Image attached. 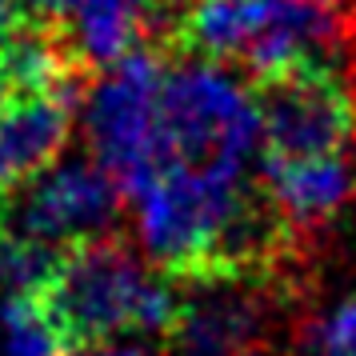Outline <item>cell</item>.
<instances>
[{
	"mask_svg": "<svg viewBox=\"0 0 356 356\" xmlns=\"http://www.w3.org/2000/svg\"><path fill=\"white\" fill-rule=\"evenodd\" d=\"M168 280L172 276L145 268L120 241L92 236L68 244L36 296L65 328L68 344L84 348L124 332H168L180 312Z\"/></svg>",
	"mask_w": 356,
	"mask_h": 356,
	"instance_id": "obj_1",
	"label": "cell"
},
{
	"mask_svg": "<svg viewBox=\"0 0 356 356\" xmlns=\"http://www.w3.org/2000/svg\"><path fill=\"white\" fill-rule=\"evenodd\" d=\"M164 168L244 180L260 145L257 97L212 60H180L164 76L161 97Z\"/></svg>",
	"mask_w": 356,
	"mask_h": 356,
	"instance_id": "obj_2",
	"label": "cell"
},
{
	"mask_svg": "<svg viewBox=\"0 0 356 356\" xmlns=\"http://www.w3.org/2000/svg\"><path fill=\"white\" fill-rule=\"evenodd\" d=\"M161 52L140 49L108 68V76L88 97V145L92 161L120 184L124 196H140L164 172V97Z\"/></svg>",
	"mask_w": 356,
	"mask_h": 356,
	"instance_id": "obj_3",
	"label": "cell"
},
{
	"mask_svg": "<svg viewBox=\"0 0 356 356\" xmlns=\"http://www.w3.org/2000/svg\"><path fill=\"white\" fill-rule=\"evenodd\" d=\"M260 145L264 164L312 161L328 152H344L353 136V100L328 65L296 68L260 81Z\"/></svg>",
	"mask_w": 356,
	"mask_h": 356,
	"instance_id": "obj_4",
	"label": "cell"
},
{
	"mask_svg": "<svg viewBox=\"0 0 356 356\" xmlns=\"http://www.w3.org/2000/svg\"><path fill=\"white\" fill-rule=\"evenodd\" d=\"M120 196V184L97 161L52 164L29 184H20L17 193L0 196V228L68 248L104 236Z\"/></svg>",
	"mask_w": 356,
	"mask_h": 356,
	"instance_id": "obj_5",
	"label": "cell"
},
{
	"mask_svg": "<svg viewBox=\"0 0 356 356\" xmlns=\"http://www.w3.org/2000/svg\"><path fill=\"white\" fill-rule=\"evenodd\" d=\"M81 92H17L0 104V196L40 177L56 164L72 129V108Z\"/></svg>",
	"mask_w": 356,
	"mask_h": 356,
	"instance_id": "obj_6",
	"label": "cell"
},
{
	"mask_svg": "<svg viewBox=\"0 0 356 356\" xmlns=\"http://www.w3.org/2000/svg\"><path fill=\"white\" fill-rule=\"evenodd\" d=\"M161 20V0H76L60 24L84 65L113 68L145 49Z\"/></svg>",
	"mask_w": 356,
	"mask_h": 356,
	"instance_id": "obj_7",
	"label": "cell"
},
{
	"mask_svg": "<svg viewBox=\"0 0 356 356\" xmlns=\"http://www.w3.org/2000/svg\"><path fill=\"white\" fill-rule=\"evenodd\" d=\"M264 188L284 225H321L353 196L356 168L348 152H328L312 161H289V164H264Z\"/></svg>",
	"mask_w": 356,
	"mask_h": 356,
	"instance_id": "obj_8",
	"label": "cell"
},
{
	"mask_svg": "<svg viewBox=\"0 0 356 356\" xmlns=\"http://www.w3.org/2000/svg\"><path fill=\"white\" fill-rule=\"evenodd\" d=\"M257 300L228 292V284H216V292L180 305L177 324L168 328L172 356H244L257 340Z\"/></svg>",
	"mask_w": 356,
	"mask_h": 356,
	"instance_id": "obj_9",
	"label": "cell"
},
{
	"mask_svg": "<svg viewBox=\"0 0 356 356\" xmlns=\"http://www.w3.org/2000/svg\"><path fill=\"white\" fill-rule=\"evenodd\" d=\"M0 356H72L65 328L52 321L40 296L0 300Z\"/></svg>",
	"mask_w": 356,
	"mask_h": 356,
	"instance_id": "obj_10",
	"label": "cell"
},
{
	"mask_svg": "<svg viewBox=\"0 0 356 356\" xmlns=\"http://www.w3.org/2000/svg\"><path fill=\"white\" fill-rule=\"evenodd\" d=\"M312 356H356V296L340 300L312 328Z\"/></svg>",
	"mask_w": 356,
	"mask_h": 356,
	"instance_id": "obj_11",
	"label": "cell"
},
{
	"mask_svg": "<svg viewBox=\"0 0 356 356\" xmlns=\"http://www.w3.org/2000/svg\"><path fill=\"white\" fill-rule=\"evenodd\" d=\"M72 4H76V0H17L20 13H29V17H40V20H65Z\"/></svg>",
	"mask_w": 356,
	"mask_h": 356,
	"instance_id": "obj_12",
	"label": "cell"
},
{
	"mask_svg": "<svg viewBox=\"0 0 356 356\" xmlns=\"http://www.w3.org/2000/svg\"><path fill=\"white\" fill-rule=\"evenodd\" d=\"M72 356H145V348H136V344H113V340H100V344L72 348Z\"/></svg>",
	"mask_w": 356,
	"mask_h": 356,
	"instance_id": "obj_13",
	"label": "cell"
},
{
	"mask_svg": "<svg viewBox=\"0 0 356 356\" xmlns=\"http://www.w3.org/2000/svg\"><path fill=\"white\" fill-rule=\"evenodd\" d=\"M13 17H17V13H13V0H0V29H4Z\"/></svg>",
	"mask_w": 356,
	"mask_h": 356,
	"instance_id": "obj_14",
	"label": "cell"
},
{
	"mask_svg": "<svg viewBox=\"0 0 356 356\" xmlns=\"http://www.w3.org/2000/svg\"><path fill=\"white\" fill-rule=\"evenodd\" d=\"M337 4H344V0H337Z\"/></svg>",
	"mask_w": 356,
	"mask_h": 356,
	"instance_id": "obj_15",
	"label": "cell"
},
{
	"mask_svg": "<svg viewBox=\"0 0 356 356\" xmlns=\"http://www.w3.org/2000/svg\"><path fill=\"white\" fill-rule=\"evenodd\" d=\"M244 356H252V353H244Z\"/></svg>",
	"mask_w": 356,
	"mask_h": 356,
	"instance_id": "obj_16",
	"label": "cell"
}]
</instances>
